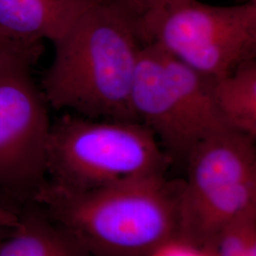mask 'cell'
<instances>
[{
    "label": "cell",
    "mask_w": 256,
    "mask_h": 256,
    "mask_svg": "<svg viewBox=\"0 0 256 256\" xmlns=\"http://www.w3.org/2000/svg\"><path fill=\"white\" fill-rule=\"evenodd\" d=\"M180 187L165 174L86 191L46 180L32 202L90 256H150L178 234Z\"/></svg>",
    "instance_id": "obj_2"
},
{
    "label": "cell",
    "mask_w": 256,
    "mask_h": 256,
    "mask_svg": "<svg viewBox=\"0 0 256 256\" xmlns=\"http://www.w3.org/2000/svg\"><path fill=\"white\" fill-rule=\"evenodd\" d=\"M214 95L225 124L256 138V60L214 79Z\"/></svg>",
    "instance_id": "obj_10"
},
{
    "label": "cell",
    "mask_w": 256,
    "mask_h": 256,
    "mask_svg": "<svg viewBox=\"0 0 256 256\" xmlns=\"http://www.w3.org/2000/svg\"><path fill=\"white\" fill-rule=\"evenodd\" d=\"M0 256H90L46 214L28 209L0 241Z\"/></svg>",
    "instance_id": "obj_9"
},
{
    "label": "cell",
    "mask_w": 256,
    "mask_h": 256,
    "mask_svg": "<svg viewBox=\"0 0 256 256\" xmlns=\"http://www.w3.org/2000/svg\"><path fill=\"white\" fill-rule=\"evenodd\" d=\"M150 256H214V254L212 250L176 236L156 250Z\"/></svg>",
    "instance_id": "obj_12"
},
{
    "label": "cell",
    "mask_w": 256,
    "mask_h": 256,
    "mask_svg": "<svg viewBox=\"0 0 256 256\" xmlns=\"http://www.w3.org/2000/svg\"><path fill=\"white\" fill-rule=\"evenodd\" d=\"M42 45H21L0 37V58L10 55H32L40 57Z\"/></svg>",
    "instance_id": "obj_13"
},
{
    "label": "cell",
    "mask_w": 256,
    "mask_h": 256,
    "mask_svg": "<svg viewBox=\"0 0 256 256\" xmlns=\"http://www.w3.org/2000/svg\"><path fill=\"white\" fill-rule=\"evenodd\" d=\"M54 45L40 88L48 106L88 119L138 122L131 93L144 43L128 10L95 0Z\"/></svg>",
    "instance_id": "obj_1"
},
{
    "label": "cell",
    "mask_w": 256,
    "mask_h": 256,
    "mask_svg": "<svg viewBox=\"0 0 256 256\" xmlns=\"http://www.w3.org/2000/svg\"><path fill=\"white\" fill-rule=\"evenodd\" d=\"M10 229V228H8V227L3 226V225L0 224V241L8 234Z\"/></svg>",
    "instance_id": "obj_15"
},
{
    "label": "cell",
    "mask_w": 256,
    "mask_h": 256,
    "mask_svg": "<svg viewBox=\"0 0 256 256\" xmlns=\"http://www.w3.org/2000/svg\"><path fill=\"white\" fill-rule=\"evenodd\" d=\"M131 104L138 120L154 133L172 162L185 164L194 147L210 136L153 45L142 48Z\"/></svg>",
    "instance_id": "obj_7"
},
{
    "label": "cell",
    "mask_w": 256,
    "mask_h": 256,
    "mask_svg": "<svg viewBox=\"0 0 256 256\" xmlns=\"http://www.w3.org/2000/svg\"><path fill=\"white\" fill-rule=\"evenodd\" d=\"M137 23L144 45L156 46L212 79L256 59V0L225 7L162 0Z\"/></svg>",
    "instance_id": "obj_5"
},
{
    "label": "cell",
    "mask_w": 256,
    "mask_h": 256,
    "mask_svg": "<svg viewBox=\"0 0 256 256\" xmlns=\"http://www.w3.org/2000/svg\"><path fill=\"white\" fill-rule=\"evenodd\" d=\"M171 162L154 133L140 122L66 113L50 126L46 176L64 190L86 191L165 174Z\"/></svg>",
    "instance_id": "obj_3"
},
{
    "label": "cell",
    "mask_w": 256,
    "mask_h": 256,
    "mask_svg": "<svg viewBox=\"0 0 256 256\" xmlns=\"http://www.w3.org/2000/svg\"><path fill=\"white\" fill-rule=\"evenodd\" d=\"M254 142L225 129L194 147L178 198V238L212 250L222 230L256 210Z\"/></svg>",
    "instance_id": "obj_4"
},
{
    "label": "cell",
    "mask_w": 256,
    "mask_h": 256,
    "mask_svg": "<svg viewBox=\"0 0 256 256\" xmlns=\"http://www.w3.org/2000/svg\"><path fill=\"white\" fill-rule=\"evenodd\" d=\"M95 0H0V37L21 45L52 43Z\"/></svg>",
    "instance_id": "obj_8"
},
{
    "label": "cell",
    "mask_w": 256,
    "mask_h": 256,
    "mask_svg": "<svg viewBox=\"0 0 256 256\" xmlns=\"http://www.w3.org/2000/svg\"><path fill=\"white\" fill-rule=\"evenodd\" d=\"M2 214H3V212H2V210H1V208H0V220H1V218H2Z\"/></svg>",
    "instance_id": "obj_16"
},
{
    "label": "cell",
    "mask_w": 256,
    "mask_h": 256,
    "mask_svg": "<svg viewBox=\"0 0 256 256\" xmlns=\"http://www.w3.org/2000/svg\"><path fill=\"white\" fill-rule=\"evenodd\" d=\"M212 250L214 256H256V209L222 230Z\"/></svg>",
    "instance_id": "obj_11"
},
{
    "label": "cell",
    "mask_w": 256,
    "mask_h": 256,
    "mask_svg": "<svg viewBox=\"0 0 256 256\" xmlns=\"http://www.w3.org/2000/svg\"><path fill=\"white\" fill-rule=\"evenodd\" d=\"M39 57L0 58V191L34 200L46 182L52 122L32 68Z\"/></svg>",
    "instance_id": "obj_6"
},
{
    "label": "cell",
    "mask_w": 256,
    "mask_h": 256,
    "mask_svg": "<svg viewBox=\"0 0 256 256\" xmlns=\"http://www.w3.org/2000/svg\"><path fill=\"white\" fill-rule=\"evenodd\" d=\"M120 5L133 14L136 18H140L149 10L155 7L162 0H116Z\"/></svg>",
    "instance_id": "obj_14"
}]
</instances>
